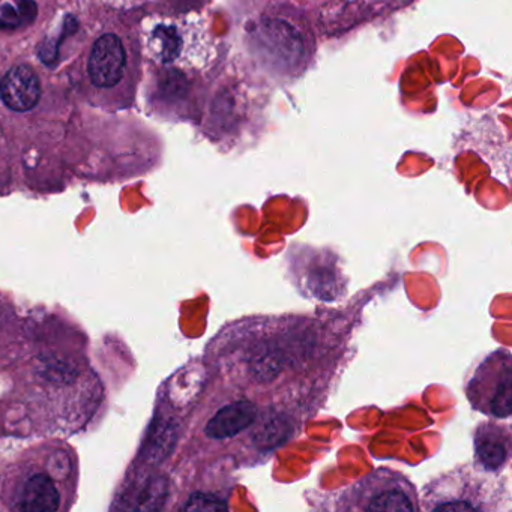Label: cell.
Returning <instances> with one entry per match:
<instances>
[{
	"label": "cell",
	"instance_id": "cell-10",
	"mask_svg": "<svg viewBox=\"0 0 512 512\" xmlns=\"http://www.w3.org/2000/svg\"><path fill=\"white\" fill-rule=\"evenodd\" d=\"M61 503L58 488L50 476L40 473L31 476L20 490L17 508L26 512L56 511Z\"/></svg>",
	"mask_w": 512,
	"mask_h": 512
},
{
	"label": "cell",
	"instance_id": "cell-3",
	"mask_svg": "<svg viewBox=\"0 0 512 512\" xmlns=\"http://www.w3.org/2000/svg\"><path fill=\"white\" fill-rule=\"evenodd\" d=\"M145 26L146 50L157 64L206 71L217 58L214 38L197 16L160 17Z\"/></svg>",
	"mask_w": 512,
	"mask_h": 512
},
{
	"label": "cell",
	"instance_id": "cell-4",
	"mask_svg": "<svg viewBox=\"0 0 512 512\" xmlns=\"http://www.w3.org/2000/svg\"><path fill=\"white\" fill-rule=\"evenodd\" d=\"M340 511H419L418 493L406 475L380 467L344 488Z\"/></svg>",
	"mask_w": 512,
	"mask_h": 512
},
{
	"label": "cell",
	"instance_id": "cell-7",
	"mask_svg": "<svg viewBox=\"0 0 512 512\" xmlns=\"http://www.w3.org/2000/svg\"><path fill=\"white\" fill-rule=\"evenodd\" d=\"M511 428L499 422L485 421L473 433L475 464L485 472L499 473L511 458Z\"/></svg>",
	"mask_w": 512,
	"mask_h": 512
},
{
	"label": "cell",
	"instance_id": "cell-8",
	"mask_svg": "<svg viewBox=\"0 0 512 512\" xmlns=\"http://www.w3.org/2000/svg\"><path fill=\"white\" fill-rule=\"evenodd\" d=\"M0 97L14 112L25 113L34 109L41 98L37 73L28 65H17L0 82Z\"/></svg>",
	"mask_w": 512,
	"mask_h": 512
},
{
	"label": "cell",
	"instance_id": "cell-9",
	"mask_svg": "<svg viewBox=\"0 0 512 512\" xmlns=\"http://www.w3.org/2000/svg\"><path fill=\"white\" fill-rule=\"evenodd\" d=\"M259 410L248 400H239L221 407L206 424V436L214 440H226L238 436L256 422Z\"/></svg>",
	"mask_w": 512,
	"mask_h": 512
},
{
	"label": "cell",
	"instance_id": "cell-5",
	"mask_svg": "<svg viewBox=\"0 0 512 512\" xmlns=\"http://www.w3.org/2000/svg\"><path fill=\"white\" fill-rule=\"evenodd\" d=\"M473 409L496 419H508L512 409V356L506 349L485 356L466 383Z\"/></svg>",
	"mask_w": 512,
	"mask_h": 512
},
{
	"label": "cell",
	"instance_id": "cell-12",
	"mask_svg": "<svg viewBox=\"0 0 512 512\" xmlns=\"http://www.w3.org/2000/svg\"><path fill=\"white\" fill-rule=\"evenodd\" d=\"M388 2H391L392 8H401L404 7V5L410 4L412 0H388Z\"/></svg>",
	"mask_w": 512,
	"mask_h": 512
},
{
	"label": "cell",
	"instance_id": "cell-2",
	"mask_svg": "<svg viewBox=\"0 0 512 512\" xmlns=\"http://www.w3.org/2000/svg\"><path fill=\"white\" fill-rule=\"evenodd\" d=\"M248 47L254 58L271 73L298 76L307 70L316 43L301 14L287 13L281 8L263 13L251 29Z\"/></svg>",
	"mask_w": 512,
	"mask_h": 512
},
{
	"label": "cell",
	"instance_id": "cell-6",
	"mask_svg": "<svg viewBox=\"0 0 512 512\" xmlns=\"http://www.w3.org/2000/svg\"><path fill=\"white\" fill-rule=\"evenodd\" d=\"M127 64V49L122 38L115 34L101 35L89 56V79L95 88H115L124 79Z\"/></svg>",
	"mask_w": 512,
	"mask_h": 512
},
{
	"label": "cell",
	"instance_id": "cell-1",
	"mask_svg": "<svg viewBox=\"0 0 512 512\" xmlns=\"http://www.w3.org/2000/svg\"><path fill=\"white\" fill-rule=\"evenodd\" d=\"M506 479L485 472L475 463L461 464L434 478L421 494L422 511H509Z\"/></svg>",
	"mask_w": 512,
	"mask_h": 512
},
{
	"label": "cell",
	"instance_id": "cell-11",
	"mask_svg": "<svg viewBox=\"0 0 512 512\" xmlns=\"http://www.w3.org/2000/svg\"><path fill=\"white\" fill-rule=\"evenodd\" d=\"M184 509L187 511H218V509H227V505L212 494L196 493L190 497Z\"/></svg>",
	"mask_w": 512,
	"mask_h": 512
}]
</instances>
